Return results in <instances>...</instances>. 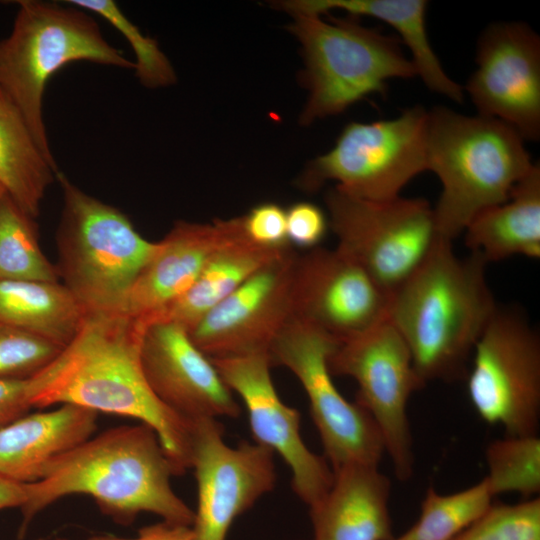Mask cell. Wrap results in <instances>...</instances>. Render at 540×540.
Segmentation results:
<instances>
[{"instance_id": "16", "label": "cell", "mask_w": 540, "mask_h": 540, "mask_svg": "<svg viewBox=\"0 0 540 540\" xmlns=\"http://www.w3.org/2000/svg\"><path fill=\"white\" fill-rule=\"evenodd\" d=\"M231 391L243 400L257 444L277 452L292 472V488L309 507L316 505L333 482L325 457L312 452L300 435V414L278 396L267 353L211 359Z\"/></svg>"}, {"instance_id": "15", "label": "cell", "mask_w": 540, "mask_h": 540, "mask_svg": "<svg viewBox=\"0 0 540 540\" xmlns=\"http://www.w3.org/2000/svg\"><path fill=\"white\" fill-rule=\"evenodd\" d=\"M292 249L247 279L188 331L210 359L267 353L295 317Z\"/></svg>"}, {"instance_id": "36", "label": "cell", "mask_w": 540, "mask_h": 540, "mask_svg": "<svg viewBox=\"0 0 540 540\" xmlns=\"http://www.w3.org/2000/svg\"><path fill=\"white\" fill-rule=\"evenodd\" d=\"M88 540H194V537L190 526L162 521L141 528L138 535L132 539L99 534L91 536Z\"/></svg>"}, {"instance_id": "30", "label": "cell", "mask_w": 540, "mask_h": 540, "mask_svg": "<svg viewBox=\"0 0 540 540\" xmlns=\"http://www.w3.org/2000/svg\"><path fill=\"white\" fill-rule=\"evenodd\" d=\"M70 5L104 18L129 42L135 53V74L147 88H159L176 82V73L157 41L145 36L112 0H69Z\"/></svg>"}, {"instance_id": "35", "label": "cell", "mask_w": 540, "mask_h": 540, "mask_svg": "<svg viewBox=\"0 0 540 540\" xmlns=\"http://www.w3.org/2000/svg\"><path fill=\"white\" fill-rule=\"evenodd\" d=\"M32 408L28 379H0V428L27 414Z\"/></svg>"}, {"instance_id": "39", "label": "cell", "mask_w": 540, "mask_h": 540, "mask_svg": "<svg viewBox=\"0 0 540 540\" xmlns=\"http://www.w3.org/2000/svg\"><path fill=\"white\" fill-rule=\"evenodd\" d=\"M53 540H69V539H66V538H55Z\"/></svg>"}, {"instance_id": "6", "label": "cell", "mask_w": 540, "mask_h": 540, "mask_svg": "<svg viewBox=\"0 0 540 540\" xmlns=\"http://www.w3.org/2000/svg\"><path fill=\"white\" fill-rule=\"evenodd\" d=\"M56 180L63 195L56 236L59 280L86 315L119 312L158 242L146 240L126 214L87 194L63 172Z\"/></svg>"}, {"instance_id": "18", "label": "cell", "mask_w": 540, "mask_h": 540, "mask_svg": "<svg viewBox=\"0 0 540 540\" xmlns=\"http://www.w3.org/2000/svg\"><path fill=\"white\" fill-rule=\"evenodd\" d=\"M141 361L155 396L179 416L194 421L240 415L232 391L182 326L149 324L142 338Z\"/></svg>"}, {"instance_id": "19", "label": "cell", "mask_w": 540, "mask_h": 540, "mask_svg": "<svg viewBox=\"0 0 540 540\" xmlns=\"http://www.w3.org/2000/svg\"><path fill=\"white\" fill-rule=\"evenodd\" d=\"M243 233L242 218L177 221L128 290L118 313L145 328L196 281L218 249Z\"/></svg>"}, {"instance_id": "40", "label": "cell", "mask_w": 540, "mask_h": 540, "mask_svg": "<svg viewBox=\"0 0 540 540\" xmlns=\"http://www.w3.org/2000/svg\"><path fill=\"white\" fill-rule=\"evenodd\" d=\"M393 540H399L398 537H395Z\"/></svg>"}, {"instance_id": "1", "label": "cell", "mask_w": 540, "mask_h": 540, "mask_svg": "<svg viewBox=\"0 0 540 540\" xmlns=\"http://www.w3.org/2000/svg\"><path fill=\"white\" fill-rule=\"evenodd\" d=\"M145 328L118 312L86 315L76 336L29 378L32 407L73 404L138 419L157 434L175 475L191 468L192 421L151 390L141 361Z\"/></svg>"}, {"instance_id": "5", "label": "cell", "mask_w": 540, "mask_h": 540, "mask_svg": "<svg viewBox=\"0 0 540 540\" xmlns=\"http://www.w3.org/2000/svg\"><path fill=\"white\" fill-rule=\"evenodd\" d=\"M17 3L11 33L0 40V90L22 114L45 157L57 165L43 119L51 76L76 61L124 69L135 64L105 40L86 11L40 0Z\"/></svg>"}, {"instance_id": "8", "label": "cell", "mask_w": 540, "mask_h": 540, "mask_svg": "<svg viewBox=\"0 0 540 540\" xmlns=\"http://www.w3.org/2000/svg\"><path fill=\"white\" fill-rule=\"evenodd\" d=\"M428 110L420 105L399 116L348 123L335 145L314 158L299 178L309 192L334 181L344 192L369 201H388L417 175L428 171Z\"/></svg>"}, {"instance_id": "20", "label": "cell", "mask_w": 540, "mask_h": 540, "mask_svg": "<svg viewBox=\"0 0 540 540\" xmlns=\"http://www.w3.org/2000/svg\"><path fill=\"white\" fill-rule=\"evenodd\" d=\"M333 475L328 492L309 508L314 540H393L391 481L378 465L350 463Z\"/></svg>"}, {"instance_id": "27", "label": "cell", "mask_w": 540, "mask_h": 540, "mask_svg": "<svg viewBox=\"0 0 540 540\" xmlns=\"http://www.w3.org/2000/svg\"><path fill=\"white\" fill-rule=\"evenodd\" d=\"M0 279L60 282L41 250L35 218L6 193L0 199Z\"/></svg>"}, {"instance_id": "2", "label": "cell", "mask_w": 540, "mask_h": 540, "mask_svg": "<svg viewBox=\"0 0 540 540\" xmlns=\"http://www.w3.org/2000/svg\"><path fill=\"white\" fill-rule=\"evenodd\" d=\"M172 475V464L150 426L108 429L54 459L39 481L27 484L21 535L40 511L74 494L92 497L102 512L122 524L149 512L191 527L194 511L173 491Z\"/></svg>"}, {"instance_id": "28", "label": "cell", "mask_w": 540, "mask_h": 540, "mask_svg": "<svg viewBox=\"0 0 540 540\" xmlns=\"http://www.w3.org/2000/svg\"><path fill=\"white\" fill-rule=\"evenodd\" d=\"M496 495L486 477L461 491L441 494L430 487L415 524L399 540H453L491 506Z\"/></svg>"}, {"instance_id": "29", "label": "cell", "mask_w": 540, "mask_h": 540, "mask_svg": "<svg viewBox=\"0 0 540 540\" xmlns=\"http://www.w3.org/2000/svg\"><path fill=\"white\" fill-rule=\"evenodd\" d=\"M485 476L495 495L516 492L526 499L540 492V439L533 436H505L489 443Z\"/></svg>"}, {"instance_id": "14", "label": "cell", "mask_w": 540, "mask_h": 540, "mask_svg": "<svg viewBox=\"0 0 540 540\" xmlns=\"http://www.w3.org/2000/svg\"><path fill=\"white\" fill-rule=\"evenodd\" d=\"M475 62L463 88L477 114L508 124L524 141H538L539 35L524 22H492L478 38Z\"/></svg>"}, {"instance_id": "12", "label": "cell", "mask_w": 540, "mask_h": 540, "mask_svg": "<svg viewBox=\"0 0 540 540\" xmlns=\"http://www.w3.org/2000/svg\"><path fill=\"white\" fill-rule=\"evenodd\" d=\"M337 343L323 329L294 317L269 351L271 364L288 368L304 388L332 470L350 463L379 465L385 449L374 420L332 380L328 359Z\"/></svg>"}, {"instance_id": "38", "label": "cell", "mask_w": 540, "mask_h": 540, "mask_svg": "<svg viewBox=\"0 0 540 540\" xmlns=\"http://www.w3.org/2000/svg\"><path fill=\"white\" fill-rule=\"evenodd\" d=\"M5 190L4 188L0 185V199L2 198V196L5 194Z\"/></svg>"}, {"instance_id": "24", "label": "cell", "mask_w": 540, "mask_h": 540, "mask_svg": "<svg viewBox=\"0 0 540 540\" xmlns=\"http://www.w3.org/2000/svg\"><path fill=\"white\" fill-rule=\"evenodd\" d=\"M290 249L257 246L243 232L216 251L193 285L154 322H172L190 331L253 274Z\"/></svg>"}, {"instance_id": "37", "label": "cell", "mask_w": 540, "mask_h": 540, "mask_svg": "<svg viewBox=\"0 0 540 540\" xmlns=\"http://www.w3.org/2000/svg\"><path fill=\"white\" fill-rule=\"evenodd\" d=\"M28 498L27 484H21L0 476V510L22 507Z\"/></svg>"}, {"instance_id": "3", "label": "cell", "mask_w": 540, "mask_h": 540, "mask_svg": "<svg viewBox=\"0 0 540 540\" xmlns=\"http://www.w3.org/2000/svg\"><path fill=\"white\" fill-rule=\"evenodd\" d=\"M475 253L458 256L438 238L419 267L388 295L387 317L404 339L420 378L467 374L474 346L498 309Z\"/></svg>"}, {"instance_id": "23", "label": "cell", "mask_w": 540, "mask_h": 540, "mask_svg": "<svg viewBox=\"0 0 540 540\" xmlns=\"http://www.w3.org/2000/svg\"><path fill=\"white\" fill-rule=\"evenodd\" d=\"M465 244L485 262L512 256L540 257V165L513 188L509 198L478 213L463 234Z\"/></svg>"}, {"instance_id": "9", "label": "cell", "mask_w": 540, "mask_h": 540, "mask_svg": "<svg viewBox=\"0 0 540 540\" xmlns=\"http://www.w3.org/2000/svg\"><path fill=\"white\" fill-rule=\"evenodd\" d=\"M325 204L336 248L387 295L419 267L440 237L433 207L423 198L369 201L334 186Z\"/></svg>"}, {"instance_id": "22", "label": "cell", "mask_w": 540, "mask_h": 540, "mask_svg": "<svg viewBox=\"0 0 540 540\" xmlns=\"http://www.w3.org/2000/svg\"><path fill=\"white\" fill-rule=\"evenodd\" d=\"M275 6L289 14H328L342 10L351 16L373 17L390 25L411 53L417 77L432 92L464 102V88L444 70L428 39L426 0H288Z\"/></svg>"}, {"instance_id": "7", "label": "cell", "mask_w": 540, "mask_h": 540, "mask_svg": "<svg viewBox=\"0 0 540 540\" xmlns=\"http://www.w3.org/2000/svg\"><path fill=\"white\" fill-rule=\"evenodd\" d=\"M291 16L289 29L302 47V79L309 92L300 116L303 125L338 115L371 94L385 93L391 79L417 77L398 38L363 26L352 16Z\"/></svg>"}, {"instance_id": "32", "label": "cell", "mask_w": 540, "mask_h": 540, "mask_svg": "<svg viewBox=\"0 0 540 540\" xmlns=\"http://www.w3.org/2000/svg\"><path fill=\"white\" fill-rule=\"evenodd\" d=\"M64 347L31 332L0 323V379H28Z\"/></svg>"}, {"instance_id": "21", "label": "cell", "mask_w": 540, "mask_h": 540, "mask_svg": "<svg viewBox=\"0 0 540 540\" xmlns=\"http://www.w3.org/2000/svg\"><path fill=\"white\" fill-rule=\"evenodd\" d=\"M97 414L62 404L0 428V476L21 484L39 481L50 462L92 437Z\"/></svg>"}, {"instance_id": "34", "label": "cell", "mask_w": 540, "mask_h": 540, "mask_svg": "<svg viewBox=\"0 0 540 540\" xmlns=\"http://www.w3.org/2000/svg\"><path fill=\"white\" fill-rule=\"evenodd\" d=\"M289 244L313 249L324 239L329 221L324 211L311 202H297L286 210Z\"/></svg>"}, {"instance_id": "25", "label": "cell", "mask_w": 540, "mask_h": 540, "mask_svg": "<svg viewBox=\"0 0 540 540\" xmlns=\"http://www.w3.org/2000/svg\"><path fill=\"white\" fill-rule=\"evenodd\" d=\"M85 316L61 282L0 279V323L65 347L80 330Z\"/></svg>"}, {"instance_id": "33", "label": "cell", "mask_w": 540, "mask_h": 540, "mask_svg": "<svg viewBox=\"0 0 540 540\" xmlns=\"http://www.w3.org/2000/svg\"><path fill=\"white\" fill-rule=\"evenodd\" d=\"M241 218L244 235L251 243L268 249L291 246L287 238L286 210L279 204H258Z\"/></svg>"}, {"instance_id": "11", "label": "cell", "mask_w": 540, "mask_h": 540, "mask_svg": "<svg viewBox=\"0 0 540 540\" xmlns=\"http://www.w3.org/2000/svg\"><path fill=\"white\" fill-rule=\"evenodd\" d=\"M467 376L471 404L506 436L537 435L540 338L519 310L498 307L477 340Z\"/></svg>"}, {"instance_id": "4", "label": "cell", "mask_w": 540, "mask_h": 540, "mask_svg": "<svg viewBox=\"0 0 540 540\" xmlns=\"http://www.w3.org/2000/svg\"><path fill=\"white\" fill-rule=\"evenodd\" d=\"M427 162L442 185L433 207L436 229L451 242L478 213L505 202L535 165L508 124L444 106L428 110Z\"/></svg>"}, {"instance_id": "10", "label": "cell", "mask_w": 540, "mask_h": 540, "mask_svg": "<svg viewBox=\"0 0 540 540\" xmlns=\"http://www.w3.org/2000/svg\"><path fill=\"white\" fill-rule=\"evenodd\" d=\"M328 367L332 376H348L356 381L355 402L374 420L395 475L402 481L410 479L414 452L408 402L426 383L418 375L404 339L387 315L338 341Z\"/></svg>"}, {"instance_id": "17", "label": "cell", "mask_w": 540, "mask_h": 540, "mask_svg": "<svg viewBox=\"0 0 540 540\" xmlns=\"http://www.w3.org/2000/svg\"><path fill=\"white\" fill-rule=\"evenodd\" d=\"M388 295L337 248L316 247L298 256L295 317L307 320L338 341L387 315Z\"/></svg>"}, {"instance_id": "31", "label": "cell", "mask_w": 540, "mask_h": 540, "mask_svg": "<svg viewBox=\"0 0 540 540\" xmlns=\"http://www.w3.org/2000/svg\"><path fill=\"white\" fill-rule=\"evenodd\" d=\"M453 540H540V498L515 504L492 503Z\"/></svg>"}, {"instance_id": "13", "label": "cell", "mask_w": 540, "mask_h": 540, "mask_svg": "<svg viewBox=\"0 0 540 540\" xmlns=\"http://www.w3.org/2000/svg\"><path fill=\"white\" fill-rule=\"evenodd\" d=\"M191 468L198 503L194 540H225L233 521L270 492L276 481L274 452L257 443L228 446L215 418L192 421Z\"/></svg>"}, {"instance_id": "26", "label": "cell", "mask_w": 540, "mask_h": 540, "mask_svg": "<svg viewBox=\"0 0 540 540\" xmlns=\"http://www.w3.org/2000/svg\"><path fill=\"white\" fill-rule=\"evenodd\" d=\"M58 171L39 148L22 114L0 90V185L6 194L36 219Z\"/></svg>"}]
</instances>
